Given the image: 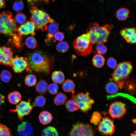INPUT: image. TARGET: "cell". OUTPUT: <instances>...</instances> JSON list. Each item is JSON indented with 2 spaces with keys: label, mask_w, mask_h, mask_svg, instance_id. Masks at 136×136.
Masks as SVG:
<instances>
[{
  "label": "cell",
  "mask_w": 136,
  "mask_h": 136,
  "mask_svg": "<svg viewBox=\"0 0 136 136\" xmlns=\"http://www.w3.org/2000/svg\"><path fill=\"white\" fill-rule=\"evenodd\" d=\"M126 112V109L124 104L115 101L110 105L108 113L113 118L120 119L125 114Z\"/></svg>",
  "instance_id": "8fae6325"
},
{
  "label": "cell",
  "mask_w": 136,
  "mask_h": 136,
  "mask_svg": "<svg viewBox=\"0 0 136 136\" xmlns=\"http://www.w3.org/2000/svg\"><path fill=\"white\" fill-rule=\"evenodd\" d=\"M118 87L115 83L110 82L108 83L106 87L107 92L110 94H114L116 93L118 90Z\"/></svg>",
  "instance_id": "f1b7e54d"
},
{
  "label": "cell",
  "mask_w": 136,
  "mask_h": 136,
  "mask_svg": "<svg viewBox=\"0 0 136 136\" xmlns=\"http://www.w3.org/2000/svg\"><path fill=\"white\" fill-rule=\"evenodd\" d=\"M28 61L30 69L47 75L50 72L53 58L42 51L37 50L29 55Z\"/></svg>",
  "instance_id": "6da1fadb"
},
{
  "label": "cell",
  "mask_w": 136,
  "mask_h": 136,
  "mask_svg": "<svg viewBox=\"0 0 136 136\" xmlns=\"http://www.w3.org/2000/svg\"><path fill=\"white\" fill-rule=\"evenodd\" d=\"M72 98L76 101L81 111L85 113L91 109L92 105L94 103V100L90 98L87 92H81L76 95L73 94Z\"/></svg>",
  "instance_id": "52a82bcc"
},
{
  "label": "cell",
  "mask_w": 136,
  "mask_h": 136,
  "mask_svg": "<svg viewBox=\"0 0 136 136\" xmlns=\"http://www.w3.org/2000/svg\"><path fill=\"white\" fill-rule=\"evenodd\" d=\"M13 54L10 48L5 46L0 47V64L11 66Z\"/></svg>",
  "instance_id": "4fadbf2b"
},
{
  "label": "cell",
  "mask_w": 136,
  "mask_h": 136,
  "mask_svg": "<svg viewBox=\"0 0 136 136\" xmlns=\"http://www.w3.org/2000/svg\"><path fill=\"white\" fill-rule=\"evenodd\" d=\"M47 25V30L48 33L47 38L45 40L46 42H56V40L53 39L54 34L58 31L59 25L58 24L55 22L54 20L51 22Z\"/></svg>",
  "instance_id": "e0dca14e"
},
{
  "label": "cell",
  "mask_w": 136,
  "mask_h": 136,
  "mask_svg": "<svg viewBox=\"0 0 136 136\" xmlns=\"http://www.w3.org/2000/svg\"><path fill=\"white\" fill-rule=\"evenodd\" d=\"M73 46L76 53L79 56H88L92 51V44L86 33L75 39L73 42Z\"/></svg>",
  "instance_id": "8992f818"
},
{
  "label": "cell",
  "mask_w": 136,
  "mask_h": 136,
  "mask_svg": "<svg viewBox=\"0 0 136 136\" xmlns=\"http://www.w3.org/2000/svg\"><path fill=\"white\" fill-rule=\"evenodd\" d=\"M11 66L15 73H20L25 70L27 71L30 70L27 58L17 56L13 58Z\"/></svg>",
  "instance_id": "7c38bea8"
},
{
  "label": "cell",
  "mask_w": 136,
  "mask_h": 136,
  "mask_svg": "<svg viewBox=\"0 0 136 136\" xmlns=\"http://www.w3.org/2000/svg\"><path fill=\"white\" fill-rule=\"evenodd\" d=\"M67 97L64 93L59 92L57 93L53 99V102L56 105H62L66 102Z\"/></svg>",
  "instance_id": "484cf974"
},
{
  "label": "cell",
  "mask_w": 136,
  "mask_h": 136,
  "mask_svg": "<svg viewBox=\"0 0 136 136\" xmlns=\"http://www.w3.org/2000/svg\"><path fill=\"white\" fill-rule=\"evenodd\" d=\"M101 119V116L100 113L97 112H93L90 119V122L95 125L98 124Z\"/></svg>",
  "instance_id": "d6a6232c"
},
{
  "label": "cell",
  "mask_w": 136,
  "mask_h": 136,
  "mask_svg": "<svg viewBox=\"0 0 136 136\" xmlns=\"http://www.w3.org/2000/svg\"><path fill=\"white\" fill-rule=\"evenodd\" d=\"M113 27L112 25L107 24L100 26L98 22H91L89 28L86 30V33L92 44L104 43L107 41Z\"/></svg>",
  "instance_id": "7a4b0ae2"
},
{
  "label": "cell",
  "mask_w": 136,
  "mask_h": 136,
  "mask_svg": "<svg viewBox=\"0 0 136 136\" xmlns=\"http://www.w3.org/2000/svg\"><path fill=\"white\" fill-rule=\"evenodd\" d=\"M46 102V98L42 95L37 96L35 100V105L39 107H44L45 105Z\"/></svg>",
  "instance_id": "e575fe53"
},
{
  "label": "cell",
  "mask_w": 136,
  "mask_h": 136,
  "mask_svg": "<svg viewBox=\"0 0 136 136\" xmlns=\"http://www.w3.org/2000/svg\"><path fill=\"white\" fill-rule=\"evenodd\" d=\"M48 85L47 82L44 80H40L35 86L36 91L41 95L45 94L47 92Z\"/></svg>",
  "instance_id": "ffe728a7"
},
{
  "label": "cell",
  "mask_w": 136,
  "mask_h": 136,
  "mask_svg": "<svg viewBox=\"0 0 136 136\" xmlns=\"http://www.w3.org/2000/svg\"><path fill=\"white\" fill-rule=\"evenodd\" d=\"M69 136H95V132L90 125L78 122L73 125Z\"/></svg>",
  "instance_id": "ba28073f"
},
{
  "label": "cell",
  "mask_w": 136,
  "mask_h": 136,
  "mask_svg": "<svg viewBox=\"0 0 136 136\" xmlns=\"http://www.w3.org/2000/svg\"><path fill=\"white\" fill-rule=\"evenodd\" d=\"M51 79L56 84H60L62 83L65 79L63 73L60 71H55L52 73Z\"/></svg>",
  "instance_id": "44dd1931"
},
{
  "label": "cell",
  "mask_w": 136,
  "mask_h": 136,
  "mask_svg": "<svg viewBox=\"0 0 136 136\" xmlns=\"http://www.w3.org/2000/svg\"><path fill=\"white\" fill-rule=\"evenodd\" d=\"M133 69L132 64L130 62L124 61L117 64L112 76L119 87L122 88L124 84L128 82L129 76Z\"/></svg>",
  "instance_id": "3957f363"
},
{
  "label": "cell",
  "mask_w": 136,
  "mask_h": 136,
  "mask_svg": "<svg viewBox=\"0 0 136 136\" xmlns=\"http://www.w3.org/2000/svg\"><path fill=\"white\" fill-rule=\"evenodd\" d=\"M37 79L36 76L33 74L27 75L24 79L25 84L29 87H32L35 85L37 83Z\"/></svg>",
  "instance_id": "83f0119b"
},
{
  "label": "cell",
  "mask_w": 136,
  "mask_h": 136,
  "mask_svg": "<svg viewBox=\"0 0 136 136\" xmlns=\"http://www.w3.org/2000/svg\"><path fill=\"white\" fill-rule=\"evenodd\" d=\"M108 66L111 68L114 69L117 65L116 60L114 58L110 57L109 58L107 61Z\"/></svg>",
  "instance_id": "ab89813d"
},
{
  "label": "cell",
  "mask_w": 136,
  "mask_h": 136,
  "mask_svg": "<svg viewBox=\"0 0 136 136\" xmlns=\"http://www.w3.org/2000/svg\"><path fill=\"white\" fill-rule=\"evenodd\" d=\"M62 88L65 92H70L75 89V84L73 81L71 79H67L62 83Z\"/></svg>",
  "instance_id": "cb8c5ba5"
},
{
  "label": "cell",
  "mask_w": 136,
  "mask_h": 136,
  "mask_svg": "<svg viewBox=\"0 0 136 136\" xmlns=\"http://www.w3.org/2000/svg\"><path fill=\"white\" fill-rule=\"evenodd\" d=\"M29 11L31 14L30 19L34 24L36 30H47L48 24L54 20L47 13L36 6L32 7Z\"/></svg>",
  "instance_id": "277c9868"
},
{
  "label": "cell",
  "mask_w": 136,
  "mask_h": 136,
  "mask_svg": "<svg viewBox=\"0 0 136 136\" xmlns=\"http://www.w3.org/2000/svg\"><path fill=\"white\" fill-rule=\"evenodd\" d=\"M103 43L97 44L95 47L96 51L97 54L103 55L105 54L108 51L107 47Z\"/></svg>",
  "instance_id": "836d02e7"
},
{
  "label": "cell",
  "mask_w": 136,
  "mask_h": 136,
  "mask_svg": "<svg viewBox=\"0 0 136 136\" xmlns=\"http://www.w3.org/2000/svg\"><path fill=\"white\" fill-rule=\"evenodd\" d=\"M54 38L56 40L61 41L64 39V36L62 32L58 31L54 35Z\"/></svg>",
  "instance_id": "60d3db41"
},
{
  "label": "cell",
  "mask_w": 136,
  "mask_h": 136,
  "mask_svg": "<svg viewBox=\"0 0 136 136\" xmlns=\"http://www.w3.org/2000/svg\"><path fill=\"white\" fill-rule=\"evenodd\" d=\"M5 7V0H0V9Z\"/></svg>",
  "instance_id": "7bdbcfd3"
},
{
  "label": "cell",
  "mask_w": 136,
  "mask_h": 136,
  "mask_svg": "<svg viewBox=\"0 0 136 136\" xmlns=\"http://www.w3.org/2000/svg\"><path fill=\"white\" fill-rule=\"evenodd\" d=\"M122 37L128 43L135 44L136 41V30L134 27L125 28L120 31Z\"/></svg>",
  "instance_id": "5bb4252c"
},
{
  "label": "cell",
  "mask_w": 136,
  "mask_h": 136,
  "mask_svg": "<svg viewBox=\"0 0 136 136\" xmlns=\"http://www.w3.org/2000/svg\"><path fill=\"white\" fill-rule=\"evenodd\" d=\"M24 8L23 3L22 1L20 0L15 1L13 6V10L17 12L21 11Z\"/></svg>",
  "instance_id": "8d00e7d4"
},
{
  "label": "cell",
  "mask_w": 136,
  "mask_h": 136,
  "mask_svg": "<svg viewBox=\"0 0 136 136\" xmlns=\"http://www.w3.org/2000/svg\"><path fill=\"white\" fill-rule=\"evenodd\" d=\"M21 96L19 92L14 91L9 93L8 95L9 102L12 104L16 105L21 100Z\"/></svg>",
  "instance_id": "d6986e66"
},
{
  "label": "cell",
  "mask_w": 136,
  "mask_h": 136,
  "mask_svg": "<svg viewBox=\"0 0 136 136\" xmlns=\"http://www.w3.org/2000/svg\"><path fill=\"white\" fill-rule=\"evenodd\" d=\"M130 136H136L135 132L134 133H131L130 134Z\"/></svg>",
  "instance_id": "f6af8a7d"
},
{
  "label": "cell",
  "mask_w": 136,
  "mask_h": 136,
  "mask_svg": "<svg viewBox=\"0 0 136 136\" xmlns=\"http://www.w3.org/2000/svg\"><path fill=\"white\" fill-rule=\"evenodd\" d=\"M10 129L6 126L0 124V136H12Z\"/></svg>",
  "instance_id": "d590c367"
},
{
  "label": "cell",
  "mask_w": 136,
  "mask_h": 136,
  "mask_svg": "<svg viewBox=\"0 0 136 136\" xmlns=\"http://www.w3.org/2000/svg\"><path fill=\"white\" fill-rule=\"evenodd\" d=\"M69 44L66 42L61 41L58 43L56 46V49L57 51L60 53L66 52L69 48Z\"/></svg>",
  "instance_id": "f546056e"
},
{
  "label": "cell",
  "mask_w": 136,
  "mask_h": 136,
  "mask_svg": "<svg viewBox=\"0 0 136 136\" xmlns=\"http://www.w3.org/2000/svg\"><path fill=\"white\" fill-rule=\"evenodd\" d=\"M40 122L43 125H46L50 123L53 119L52 114L47 111H43L40 113L39 116Z\"/></svg>",
  "instance_id": "ac0fdd59"
},
{
  "label": "cell",
  "mask_w": 136,
  "mask_h": 136,
  "mask_svg": "<svg viewBox=\"0 0 136 136\" xmlns=\"http://www.w3.org/2000/svg\"><path fill=\"white\" fill-rule=\"evenodd\" d=\"M12 77L11 73L8 70H4L1 72L0 78L1 80L5 83H8L11 80Z\"/></svg>",
  "instance_id": "4dcf8cb0"
},
{
  "label": "cell",
  "mask_w": 136,
  "mask_h": 136,
  "mask_svg": "<svg viewBox=\"0 0 136 136\" xmlns=\"http://www.w3.org/2000/svg\"><path fill=\"white\" fill-rule=\"evenodd\" d=\"M17 132L20 136H31L33 132V129L29 123L24 121L18 126Z\"/></svg>",
  "instance_id": "2e32d148"
},
{
  "label": "cell",
  "mask_w": 136,
  "mask_h": 136,
  "mask_svg": "<svg viewBox=\"0 0 136 136\" xmlns=\"http://www.w3.org/2000/svg\"><path fill=\"white\" fill-rule=\"evenodd\" d=\"M58 85L55 83H52L48 85V91L52 95L56 94L58 91Z\"/></svg>",
  "instance_id": "f35d334b"
},
{
  "label": "cell",
  "mask_w": 136,
  "mask_h": 136,
  "mask_svg": "<svg viewBox=\"0 0 136 136\" xmlns=\"http://www.w3.org/2000/svg\"><path fill=\"white\" fill-rule=\"evenodd\" d=\"M16 21L9 11L0 14V33L13 37L17 34Z\"/></svg>",
  "instance_id": "5b68a950"
},
{
  "label": "cell",
  "mask_w": 136,
  "mask_h": 136,
  "mask_svg": "<svg viewBox=\"0 0 136 136\" xmlns=\"http://www.w3.org/2000/svg\"><path fill=\"white\" fill-rule=\"evenodd\" d=\"M51 0H28L29 2H32L34 3L38 2H43L46 4H48Z\"/></svg>",
  "instance_id": "b9f144b4"
},
{
  "label": "cell",
  "mask_w": 136,
  "mask_h": 136,
  "mask_svg": "<svg viewBox=\"0 0 136 136\" xmlns=\"http://www.w3.org/2000/svg\"><path fill=\"white\" fill-rule=\"evenodd\" d=\"M15 19L18 23L22 24L26 22L27 17L24 14L20 12L16 14Z\"/></svg>",
  "instance_id": "74e56055"
},
{
  "label": "cell",
  "mask_w": 136,
  "mask_h": 136,
  "mask_svg": "<svg viewBox=\"0 0 136 136\" xmlns=\"http://www.w3.org/2000/svg\"><path fill=\"white\" fill-rule=\"evenodd\" d=\"M41 136H58V133L56 128L52 126L47 127L42 130Z\"/></svg>",
  "instance_id": "4316f807"
},
{
  "label": "cell",
  "mask_w": 136,
  "mask_h": 136,
  "mask_svg": "<svg viewBox=\"0 0 136 136\" xmlns=\"http://www.w3.org/2000/svg\"></svg>",
  "instance_id": "bcb514c9"
},
{
  "label": "cell",
  "mask_w": 136,
  "mask_h": 136,
  "mask_svg": "<svg viewBox=\"0 0 136 136\" xmlns=\"http://www.w3.org/2000/svg\"><path fill=\"white\" fill-rule=\"evenodd\" d=\"M33 107L29 99L28 101H21L16 105L15 109L11 110L10 111L11 112L16 113L19 119L22 120L25 116L30 113Z\"/></svg>",
  "instance_id": "30bf717a"
},
{
  "label": "cell",
  "mask_w": 136,
  "mask_h": 136,
  "mask_svg": "<svg viewBox=\"0 0 136 136\" xmlns=\"http://www.w3.org/2000/svg\"><path fill=\"white\" fill-rule=\"evenodd\" d=\"M129 11L127 8H122L119 9L116 12V16L119 20L124 21L129 17Z\"/></svg>",
  "instance_id": "7402d4cb"
},
{
  "label": "cell",
  "mask_w": 136,
  "mask_h": 136,
  "mask_svg": "<svg viewBox=\"0 0 136 136\" xmlns=\"http://www.w3.org/2000/svg\"><path fill=\"white\" fill-rule=\"evenodd\" d=\"M66 110L70 112H74L79 109L77 104L73 99L68 100L65 104Z\"/></svg>",
  "instance_id": "d4e9b609"
},
{
  "label": "cell",
  "mask_w": 136,
  "mask_h": 136,
  "mask_svg": "<svg viewBox=\"0 0 136 136\" xmlns=\"http://www.w3.org/2000/svg\"><path fill=\"white\" fill-rule=\"evenodd\" d=\"M5 96L0 94V106L3 103H5Z\"/></svg>",
  "instance_id": "ee69618b"
},
{
  "label": "cell",
  "mask_w": 136,
  "mask_h": 136,
  "mask_svg": "<svg viewBox=\"0 0 136 136\" xmlns=\"http://www.w3.org/2000/svg\"><path fill=\"white\" fill-rule=\"evenodd\" d=\"M17 30L18 34L20 36L30 34L32 36L35 35V27L31 21H28L20 26Z\"/></svg>",
  "instance_id": "9a60e30c"
},
{
  "label": "cell",
  "mask_w": 136,
  "mask_h": 136,
  "mask_svg": "<svg viewBox=\"0 0 136 136\" xmlns=\"http://www.w3.org/2000/svg\"><path fill=\"white\" fill-rule=\"evenodd\" d=\"M104 57L101 55L97 54L94 55L92 59L93 65L95 67L99 68L103 67L105 63Z\"/></svg>",
  "instance_id": "603a6c76"
},
{
  "label": "cell",
  "mask_w": 136,
  "mask_h": 136,
  "mask_svg": "<svg viewBox=\"0 0 136 136\" xmlns=\"http://www.w3.org/2000/svg\"><path fill=\"white\" fill-rule=\"evenodd\" d=\"M98 130L104 135H111L114 132L115 126L111 118L105 117L102 118L98 124Z\"/></svg>",
  "instance_id": "9c48e42d"
},
{
  "label": "cell",
  "mask_w": 136,
  "mask_h": 136,
  "mask_svg": "<svg viewBox=\"0 0 136 136\" xmlns=\"http://www.w3.org/2000/svg\"><path fill=\"white\" fill-rule=\"evenodd\" d=\"M25 44L29 48L33 49L37 47V42L34 37L32 36H29L26 39Z\"/></svg>",
  "instance_id": "1f68e13d"
}]
</instances>
